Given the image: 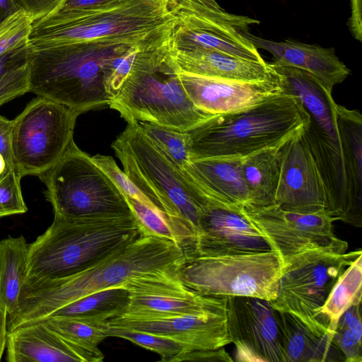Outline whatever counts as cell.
I'll use <instances>...</instances> for the list:
<instances>
[{"label":"cell","mask_w":362,"mask_h":362,"mask_svg":"<svg viewBox=\"0 0 362 362\" xmlns=\"http://www.w3.org/2000/svg\"><path fill=\"white\" fill-rule=\"evenodd\" d=\"M129 303V291L124 286H119L84 296L60 308L51 315L107 322L122 315Z\"/></svg>","instance_id":"obj_28"},{"label":"cell","mask_w":362,"mask_h":362,"mask_svg":"<svg viewBox=\"0 0 362 362\" xmlns=\"http://www.w3.org/2000/svg\"><path fill=\"white\" fill-rule=\"evenodd\" d=\"M228 331L237 361L284 362L276 310L269 300L227 296Z\"/></svg>","instance_id":"obj_15"},{"label":"cell","mask_w":362,"mask_h":362,"mask_svg":"<svg viewBox=\"0 0 362 362\" xmlns=\"http://www.w3.org/2000/svg\"><path fill=\"white\" fill-rule=\"evenodd\" d=\"M111 146L153 209L195 244L198 221L210 198L141 133L136 121L127 123Z\"/></svg>","instance_id":"obj_6"},{"label":"cell","mask_w":362,"mask_h":362,"mask_svg":"<svg viewBox=\"0 0 362 362\" xmlns=\"http://www.w3.org/2000/svg\"><path fill=\"white\" fill-rule=\"evenodd\" d=\"M182 87L192 103L211 115L245 109L284 92L277 76L261 81H240L205 77L178 69Z\"/></svg>","instance_id":"obj_18"},{"label":"cell","mask_w":362,"mask_h":362,"mask_svg":"<svg viewBox=\"0 0 362 362\" xmlns=\"http://www.w3.org/2000/svg\"><path fill=\"white\" fill-rule=\"evenodd\" d=\"M199 3L210 7H214L216 8H221V7L217 4L215 0H197Z\"/></svg>","instance_id":"obj_48"},{"label":"cell","mask_w":362,"mask_h":362,"mask_svg":"<svg viewBox=\"0 0 362 362\" xmlns=\"http://www.w3.org/2000/svg\"><path fill=\"white\" fill-rule=\"evenodd\" d=\"M351 16L348 25L352 35L358 41L362 40V0H350Z\"/></svg>","instance_id":"obj_43"},{"label":"cell","mask_w":362,"mask_h":362,"mask_svg":"<svg viewBox=\"0 0 362 362\" xmlns=\"http://www.w3.org/2000/svg\"><path fill=\"white\" fill-rule=\"evenodd\" d=\"M22 177L15 167L7 170L0 177V218L28 211L21 191Z\"/></svg>","instance_id":"obj_36"},{"label":"cell","mask_w":362,"mask_h":362,"mask_svg":"<svg viewBox=\"0 0 362 362\" xmlns=\"http://www.w3.org/2000/svg\"><path fill=\"white\" fill-rule=\"evenodd\" d=\"M184 258L183 250L175 243L144 234L79 273L56 279L26 276L16 308L7 317L8 332L38 322L84 296L122 286L132 278L170 267Z\"/></svg>","instance_id":"obj_3"},{"label":"cell","mask_w":362,"mask_h":362,"mask_svg":"<svg viewBox=\"0 0 362 362\" xmlns=\"http://www.w3.org/2000/svg\"><path fill=\"white\" fill-rule=\"evenodd\" d=\"M361 303L349 307L339 317L332 341L341 351L345 362L362 361Z\"/></svg>","instance_id":"obj_33"},{"label":"cell","mask_w":362,"mask_h":362,"mask_svg":"<svg viewBox=\"0 0 362 362\" xmlns=\"http://www.w3.org/2000/svg\"><path fill=\"white\" fill-rule=\"evenodd\" d=\"M6 348L8 362H99L104 358L100 350L76 346L40 321L8 332Z\"/></svg>","instance_id":"obj_20"},{"label":"cell","mask_w":362,"mask_h":362,"mask_svg":"<svg viewBox=\"0 0 362 362\" xmlns=\"http://www.w3.org/2000/svg\"><path fill=\"white\" fill-rule=\"evenodd\" d=\"M18 10L30 14L34 21L57 11L66 0H13Z\"/></svg>","instance_id":"obj_39"},{"label":"cell","mask_w":362,"mask_h":362,"mask_svg":"<svg viewBox=\"0 0 362 362\" xmlns=\"http://www.w3.org/2000/svg\"><path fill=\"white\" fill-rule=\"evenodd\" d=\"M241 34L257 48L267 50L273 55L274 65L289 66L313 74L325 87L332 93L333 88L343 82L350 70L339 60L334 49L286 40L274 42L255 36L248 31Z\"/></svg>","instance_id":"obj_21"},{"label":"cell","mask_w":362,"mask_h":362,"mask_svg":"<svg viewBox=\"0 0 362 362\" xmlns=\"http://www.w3.org/2000/svg\"><path fill=\"white\" fill-rule=\"evenodd\" d=\"M109 107L127 123L148 122L181 132L213 115L198 109L187 96L170 45L140 51Z\"/></svg>","instance_id":"obj_8"},{"label":"cell","mask_w":362,"mask_h":362,"mask_svg":"<svg viewBox=\"0 0 362 362\" xmlns=\"http://www.w3.org/2000/svg\"><path fill=\"white\" fill-rule=\"evenodd\" d=\"M28 245L23 236L0 240V301L8 315L16 309L28 275Z\"/></svg>","instance_id":"obj_27"},{"label":"cell","mask_w":362,"mask_h":362,"mask_svg":"<svg viewBox=\"0 0 362 362\" xmlns=\"http://www.w3.org/2000/svg\"><path fill=\"white\" fill-rule=\"evenodd\" d=\"M131 47L134 46L74 44L31 49L29 92L80 114L109 105L111 62Z\"/></svg>","instance_id":"obj_7"},{"label":"cell","mask_w":362,"mask_h":362,"mask_svg":"<svg viewBox=\"0 0 362 362\" xmlns=\"http://www.w3.org/2000/svg\"><path fill=\"white\" fill-rule=\"evenodd\" d=\"M284 143L242 158L240 170L250 202L249 207L274 204L280 172V151Z\"/></svg>","instance_id":"obj_25"},{"label":"cell","mask_w":362,"mask_h":362,"mask_svg":"<svg viewBox=\"0 0 362 362\" xmlns=\"http://www.w3.org/2000/svg\"><path fill=\"white\" fill-rule=\"evenodd\" d=\"M107 335L129 340L156 352L161 356L160 361L163 362H171L175 356L187 351L184 346L172 339L146 332L109 327Z\"/></svg>","instance_id":"obj_34"},{"label":"cell","mask_w":362,"mask_h":362,"mask_svg":"<svg viewBox=\"0 0 362 362\" xmlns=\"http://www.w3.org/2000/svg\"><path fill=\"white\" fill-rule=\"evenodd\" d=\"M242 158L193 159L181 170L207 197L238 208L249 207L250 202L240 170Z\"/></svg>","instance_id":"obj_22"},{"label":"cell","mask_w":362,"mask_h":362,"mask_svg":"<svg viewBox=\"0 0 362 362\" xmlns=\"http://www.w3.org/2000/svg\"><path fill=\"white\" fill-rule=\"evenodd\" d=\"M54 215L81 218L132 215L124 193L73 140L41 175Z\"/></svg>","instance_id":"obj_9"},{"label":"cell","mask_w":362,"mask_h":362,"mask_svg":"<svg viewBox=\"0 0 362 362\" xmlns=\"http://www.w3.org/2000/svg\"><path fill=\"white\" fill-rule=\"evenodd\" d=\"M31 49L28 43L0 57V77L29 62Z\"/></svg>","instance_id":"obj_41"},{"label":"cell","mask_w":362,"mask_h":362,"mask_svg":"<svg viewBox=\"0 0 362 362\" xmlns=\"http://www.w3.org/2000/svg\"><path fill=\"white\" fill-rule=\"evenodd\" d=\"M171 54L184 72L225 80L261 81L276 74L270 64L257 62L210 51L183 52L171 49Z\"/></svg>","instance_id":"obj_23"},{"label":"cell","mask_w":362,"mask_h":362,"mask_svg":"<svg viewBox=\"0 0 362 362\" xmlns=\"http://www.w3.org/2000/svg\"><path fill=\"white\" fill-rule=\"evenodd\" d=\"M136 123L141 133L180 170L190 161L188 132L148 122Z\"/></svg>","instance_id":"obj_31"},{"label":"cell","mask_w":362,"mask_h":362,"mask_svg":"<svg viewBox=\"0 0 362 362\" xmlns=\"http://www.w3.org/2000/svg\"><path fill=\"white\" fill-rule=\"evenodd\" d=\"M30 61L0 77V105L29 92Z\"/></svg>","instance_id":"obj_38"},{"label":"cell","mask_w":362,"mask_h":362,"mask_svg":"<svg viewBox=\"0 0 362 362\" xmlns=\"http://www.w3.org/2000/svg\"><path fill=\"white\" fill-rule=\"evenodd\" d=\"M144 234L134 214L54 215L46 231L28 245L27 276L56 279L79 273Z\"/></svg>","instance_id":"obj_4"},{"label":"cell","mask_w":362,"mask_h":362,"mask_svg":"<svg viewBox=\"0 0 362 362\" xmlns=\"http://www.w3.org/2000/svg\"><path fill=\"white\" fill-rule=\"evenodd\" d=\"M132 211L146 233L169 240L177 245L186 258L194 255V245L160 214L146 204L125 195Z\"/></svg>","instance_id":"obj_32"},{"label":"cell","mask_w":362,"mask_h":362,"mask_svg":"<svg viewBox=\"0 0 362 362\" xmlns=\"http://www.w3.org/2000/svg\"><path fill=\"white\" fill-rule=\"evenodd\" d=\"M170 46L172 49L177 51L216 52L247 60L265 62L251 42H239L221 34L187 25L177 21L173 28Z\"/></svg>","instance_id":"obj_26"},{"label":"cell","mask_w":362,"mask_h":362,"mask_svg":"<svg viewBox=\"0 0 362 362\" xmlns=\"http://www.w3.org/2000/svg\"><path fill=\"white\" fill-rule=\"evenodd\" d=\"M227 310L166 318L138 320L117 317L109 327L146 332L172 339L187 351L216 349L231 343Z\"/></svg>","instance_id":"obj_19"},{"label":"cell","mask_w":362,"mask_h":362,"mask_svg":"<svg viewBox=\"0 0 362 362\" xmlns=\"http://www.w3.org/2000/svg\"><path fill=\"white\" fill-rule=\"evenodd\" d=\"M91 158L124 195L139 200L153 209L146 197L131 181L124 172L119 169L112 157L97 154Z\"/></svg>","instance_id":"obj_37"},{"label":"cell","mask_w":362,"mask_h":362,"mask_svg":"<svg viewBox=\"0 0 362 362\" xmlns=\"http://www.w3.org/2000/svg\"><path fill=\"white\" fill-rule=\"evenodd\" d=\"M308 122L300 99L282 92L258 105L212 115L189 130L190 160L244 157L281 144Z\"/></svg>","instance_id":"obj_5"},{"label":"cell","mask_w":362,"mask_h":362,"mask_svg":"<svg viewBox=\"0 0 362 362\" xmlns=\"http://www.w3.org/2000/svg\"><path fill=\"white\" fill-rule=\"evenodd\" d=\"M276 317L281 333L284 362L345 361L330 334L317 335L288 313L276 310Z\"/></svg>","instance_id":"obj_24"},{"label":"cell","mask_w":362,"mask_h":362,"mask_svg":"<svg viewBox=\"0 0 362 362\" xmlns=\"http://www.w3.org/2000/svg\"><path fill=\"white\" fill-rule=\"evenodd\" d=\"M182 260L124 283L122 286L129 291V303L121 317L149 320L226 310L227 296L203 294L182 281L177 267Z\"/></svg>","instance_id":"obj_14"},{"label":"cell","mask_w":362,"mask_h":362,"mask_svg":"<svg viewBox=\"0 0 362 362\" xmlns=\"http://www.w3.org/2000/svg\"><path fill=\"white\" fill-rule=\"evenodd\" d=\"M17 11L18 9L13 0H0V25Z\"/></svg>","instance_id":"obj_45"},{"label":"cell","mask_w":362,"mask_h":362,"mask_svg":"<svg viewBox=\"0 0 362 362\" xmlns=\"http://www.w3.org/2000/svg\"><path fill=\"white\" fill-rule=\"evenodd\" d=\"M78 112L37 96L15 118L12 132L14 167L21 175H41L63 156L74 140Z\"/></svg>","instance_id":"obj_12"},{"label":"cell","mask_w":362,"mask_h":362,"mask_svg":"<svg viewBox=\"0 0 362 362\" xmlns=\"http://www.w3.org/2000/svg\"><path fill=\"white\" fill-rule=\"evenodd\" d=\"M268 251L274 250L241 208L210 199L198 221L194 257Z\"/></svg>","instance_id":"obj_16"},{"label":"cell","mask_w":362,"mask_h":362,"mask_svg":"<svg viewBox=\"0 0 362 362\" xmlns=\"http://www.w3.org/2000/svg\"><path fill=\"white\" fill-rule=\"evenodd\" d=\"M34 19L18 10L0 25V57L28 43Z\"/></svg>","instance_id":"obj_35"},{"label":"cell","mask_w":362,"mask_h":362,"mask_svg":"<svg viewBox=\"0 0 362 362\" xmlns=\"http://www.w3.org/2000/svg\"><path fill=\"white\" fill-rule=\"evenodd\" d=\"M303 129L281 147L279 178L274 204L296 212L326 211L325 185L303 139Z\"/></svg>","instance_id":"obj_17"},{"label":"cell","mask_w":362,"mask_h":362,"mask_svg":"<svg viewBox=\"0 0 362 362\" xmlns=\"http://www.w3.org/2000/svg\"><path fill=\"white\" fill-rule=\"evenodd\" d=\"M110 0H66L60 8H76L95 5Z\"/></svg>","instance_id":"obj_46"},{"label":"cell","mask_w":362,"mask_h":362,"mask_svg":"<svg viewBox=\"0 0 362 362\" xmlns=\"http://www.w3.org/2000/svg\"><path fill=\"white\" fill-rule=\"evenodd\" d=\"M40 321L69 342L88 350L100 351L99 344L108 337L107 322L58 315Z\"/></svg>","instance_id":"obj_30"},{"label":"cell","mask_w":362,"mask_h":362,"mask_svg":"<svg viewBox=\"0 0 362 362\" xmlns=\"http://www.w3.org/2000/svg\"><path fill=\"white\" fill-rule=\"evenodd\" d=\"M361 254L313 250L294 257L282 266L272 307L294 315L318 336L329 334L322 307L339 277Z\"/></svg>","instance_id":"obj_10"},{"label":"cell","mask_w":362,"mask_h":362,"mask_svg":"<svg viewBox=\"0 0 362 362\" xmlns=\"http://www.w3.org/2000/svg\"><path fill=\"white\" fill-rule=\"evenodd\" d=\"M282 264L275 251L184 258L177 274L189 288L210 296H249L273 300Z\"/></svg>","instance_id":"obj_11"},{"label":"cell","mask_w":362,"mask_h":362,"mask_svg":"<svg viewBox=\"0 0 362 362\" xmlns=\"http://www.w3.org/2000/svg\"><path fill=\"white\" fill-rule=\"evenodd\" d=\"M176 17L169 0H110L60 8L34 21L28 45L37 50L74 44L170 45Z\"/></svg>","instance_id":"obj_2"},{"label":"cell","mask_w":362,"mask_h":362,"mask_svg":"<svg viewBox=\"0 0 362 362\" xmlns=\"http://www.w3.org/2000/svg\"><path fill=\"white\" fill-rule=\"evenodd\" d=\"M8 312L5 305L0 301V361L6 347Z\"/></svg>","instance_id":"obj_44"},{"label":"cell","mask_w":362,"mask_h":362,"mask_svg":"<svg viewBox=\"0 0 362 362\" xmlns=\"http://www.w3.org/2000/svg\"><path fill=\"white\" fill-rule=\"evenodd\" d=\"M13 121L0 115V153L6 163L13 167L12 132Z\"/></svg>","instance_id":"obj_42"},{"label":"cell","mask_w":362,"mask_h":362,"mask_svg":"<svg viewBox=\"0 0 362 362\" xmlns=\"http://www.w3.org/2000/svg\"><path fill=\"white\" fill-rule=\"evenodd\" d=\"M11 168L12 167H10L7 165L4 158L0 153V177L6 173L7 170H8Z\"/></svg>","instance_id":"obj_47"},{"label":"cell","mask_w":362,"mask_h":362,"mask_svg":"<svg viewBox=\"0 0 362 362\" xmlns=\"http://www.w3.org/2000/svg\"><path fill=\"white\" fill-rule=\"evenodd\" d=\"M284 92L297 96L308 115L303 139L325 185L326 212L362 226V115L337 104L310 73L270 64Z\"/></svg>","instance_id":"obj_1"},{"label":"cell","mask_w":362,"mask_h":362,"mask_svg":"<svg viewBox=\"0 0 362 362\" xmlns=\"http://www.w3.org/2000/svg\"><path fill=\"white\" fill-rule=\"evenodd\" d=\"M233 361L229 354L223 347L216 349H202L185 351L180 353L171 360V362L178 361Z\"/></svg>","instance_id":"obj_40"},{"label":"cell","mask_w":362,"mask_h":362,"mask_svg":"<svg viewBox=\"0 0 362 362\" xmlns=\"http://www.w3.org/2000/svg\"><path fill=\"white\" fill-rule=\"evenodd\" d=\"M362 254L339 277L321 309L333 337L340 316L351 305L361 303L362 297Z\"/></svg>","instance_id":"obj_29"},{"label":"cell","mask_w":362,"mask_h":362,"mask_svg":"<svg viewBox=\"0 0 362 362\" xmlns=\"http://www.w3.org/2000/svg\"><path fill=\"white\" fill-rule=\"evenodd\" d=\"M279 256L282 266L294 257L313 250L344 253L348 243L336 236V220L326 211L302 213L282 209L276 204L241 208Z\"/></svg>","instance_id":"obj_13"}]
</instances>
